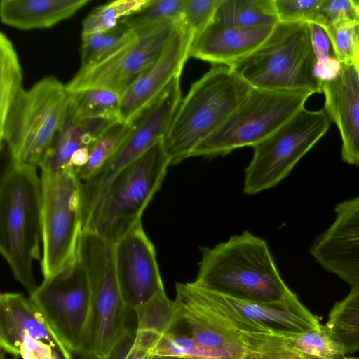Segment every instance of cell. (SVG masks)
I'll return each mask as SVG.
<instances>
[{"mask_svg": "<svg viewBox=\"0 0 359 359\" xmlns=\"http://www.w3.org/2000/svg\"><path fill=\"white\" fill-rule=\"evenodd\" d=\"M353 1L357 17L359 20V0H353Z\"/></svg>", "mask_w": 359, "mask_h": 359, "instance_id": "ab89813d", "label": "cell"}, {"mask_svg": "<svg viewBox=\"0 0 359 359\" xmlns=\"http://www.w3.org/2000/svg\"><path fill=\"white\" fill-rule=\"evenodd\" d=\"M324 109L337 126L341 158L359 166V55L353 64H341L339 76L323 82Z\"/></svg>", "mask_w": 359, "mask_h": 359, "instance_id": "ac0fdd59", "label": "cell"}, {"mask_svg": "<svg viewBox=\"0 0 359 359\" xmlns=\"http://www.w3.org/2000/svg\"><path fill=\"white\" fill-rule=\"evenodd\" d=\"M41 270L48 278L77 256L83 230L82 183L71 170L41 172Z\"/></svg>", "mask_w": 359, "mask_h": 359, "instance_id": "30bf717a", "label": "cell"}, {"mask_svg": "<svg viewBox=\"0 0 359 359\" xmlns=\"http://www.w3.org/2000/svg\"><path fill=\"white\" fill-rule=\"evenodd\" d=\"M77 257L91 292L90 311L79 349L83 359H104L128 328L129 311L121 294L116 275L114 243L83 230Z\"/></svg>", "mask_w": 359, "mask_h": 359, "instance_id": "5b68a950", "label": "cell"}, {"mask_svg": "<svg viewBox=\"0 0 359 359\" xmlns=\"http://www.w3.org/2000/svg\"><path fill=\"white\" fill-rule=\"evenodd\" d=\"M180 23V22H179ZM192 35L180 27L158 58L121 95L120 117L131 118L153 100L176 76H180L189 57Z\"/></svg>", "mask_w": 359, "mask_h": 359, "instance_id": "d6986e66", "label": "cell"}, {"mask_svg": "<svg viewBox=\"0 0 359 359\" xmlns=\"http://www.w3.org/2000/svg\"><path fill=\"white\" fill-rule=\"evenodd\" d=\"M135 33L120 22L105 32L81 34V67L93 65L107 58L130 41Z\"/></svg>", "mask_w": 359, "mask_h": 359, "instance_id": "4316f807", "label": "cell"}, {"mask_svg": "<svg viewBox=\"0 0 359 359\" xmlns=\"http://www.w3.org/2000/svg\"><path fill=\"white\" fill-rule=\"evenodd\" d=\"M343 359H359V358L352 355H345Z\"/></svg>", "mask_w": 359, "mask_h": 359, "instance_id": "60d3db41", "label": "cell"}, {"mask_svg": "<svg viewBox=\"0 0 359 359\" xmlns=\"http://www.w3.org/2000/svg\"><path fill=\"white\" fill-rule=\"evenodd\" d=\"M314 93L252 88L226 121L197 145L190 156L215 157L255 147L300 110Z\"/></svg>", "mask_w": 359, "mask_h": 359, "instance_id": "9c48e42d", "label": "cell"}, {"mask_svg": "<svg viewBox=\"0 0 359 359\" xmlns=\"http://www.w3.org/2000/svg\"><path fill=\"white\" fill-rule=\"evenodd\" d=\"M22 70L15 47L3 32H0V123L15 100L24 90Z\"/></svg>", "mask_w": 359, "mask_h": 359, "instance_id": "484cf974", "label": "cell"}, {"mask_svg": "<svg viewBox=\"0 0 359 359\" xmlns=\"http://www.w3.org/2000/svg\"><path fill=\"white\" fill-rule=\"evenodd\" d=\"M251 88L224 65H213L194 82L163 140L170 165L189 158L197 145L222 126Z\"/></svg>", "mask_w": 359, "mask_h": 359, "instance_id": "277c9868", "label": "cell"}, {"mask_svg": "<svg viewBox=\"0 0 359 359\" xmlns=\"http://www.w3.org/2000/svg\"><path fill=\"white\" fill-rule=\"evenodd\" d=\"M149 0H116L95 8L83 20L81 34L102 32L142 9Z\"/></svg>", "mask_w": 359, "mask_h": 359, "instance_id": "f546056e", "label": "cell"}, {"mask_svg": "<svg viewBox=\"0 0 359 359\" xmlns=\"http://www.w3.org/2000/svg\"><path fill=\"white\" fill-rule=\"evenodd\" d=\"M323 326L342 344L346 355L359 351V286L334 304Z\"/></svg>", "mask_w": 359, "mask_h": 359, "instance_id": "cb8c5ba5", "label": "cell"}, {"mask_svg": "<svg viewBox=\"0 0 359 359\" xmlns=\"http://www.w3.org/2000/svg\"><path fill=\"white\" fill-rule=\"evenodd\" d=\"M312 48L316 60L325 59L330 56V42L324 31L319 25L309 23Z\"/></svg>", "mask_w": 359, "mask_h": 359, "instance_id": "74e56055", "label": "cell"}, {"mask_svg": "<svg viewBox=\"0 0 359 359\" xmlns=\"http://www.w3.org/2000/svg\"><path fill=\"white\" fill-rule=\"evenodd\" d=\"M193 359H215V358H193Z\"/></svg>", "mask_w": 359, "mask_h": 359, "instance_id": "b9f144b4", "label": "cell"}, {"mask_svg": "<svg viewBox=\"0 0 359 359\" xmlns=\"http://www.w3.org/2000/svg\"><path fill=\"white\" fill-rule=\"evenodd\" d=\"M149 359H187V358L172 357V356H151L149 358Z\"/></svg>", "mask_w": 359, "mask_h": 359, "instance_id": "f35d334b", "label": "cell"}, {"mask_svg": "<svg viewBox=\"0 0 359 359\" xmlns=\"http://www.w3.org/2000/svg\"><path fill=\"white\" fill-rule=\"evenodd\" d=\"M226 27H274L280 21L274 0H221L213 21Z\"/></svg>", "mask_w": 359, "mask_h": 359, "instance_id": "603a6c76", "label": "cell"}, {"mask_svg": "<svg viewBox=\"0 0 359 359\" xmlns=\"http://www.w3.org/2000/svg\"><path fill=\"white\" fill-rule=\"evenodd\" d=\"M114 259L121 294L128 309L165 292L154 246L142 224L114 244Z\"/></svg>", "mask_w": 359, "mask_h": 359, "instance_id": "e0dca14e", "label": "cell"}, {"mask_svg": "<svg viewBox=\"0 0 359 359\" xmlns=\"http://www.w3.org/2000/svg\"><path fill=\"white\" fill-rule=\"evenodd\" d=\"M69 93L53 76L24 90L0 123L1 150L13 160L39 168L64 123Z\"/></svg>", "mask_w": 359, "mask_h": 359, "instance_id": "52a82bcc", "label": "cell"}, {"mask_svg": "<svg viewBox=\"0 0 359 359\" xmlns=\"http://www.w3.org/2000/svg\"><path fill=\"white\" fill-rule=\"evenodd\" d=\"M151 356L212 358L208 352L196 344L175 311L170 326L160 335L151 352Z\"/></svg>", "mask_w": 359, "mask_h": 359, "instance_id": "83f0119b", "label": "cell"}, {"mask_svg": "<svg viewBox=\"0 0 359 359\" xmlns=\"http://www.w3.org/2000/svg\"><path fill=\"white\" fill-rule=\"evenodd\" d=\"M115 121L117 120L96 118L70 122L65 118L39 168L41 172L69 170V161L73 154L83 147H90Z\"/></svg>", "mask_w": 359, "mask_h": 359, "instance_id": "7402d4cb", "label": "cell"}, {"mask_svg": "<svg viewBox=\"0 0 359 359\" xmlns=\"http://www.w3.org/2000/svg\"><path fill=\"white\" fill-rule=\"evenodd\" d=\"M151 348L136 334V325L128 327L104 359H149Z\"/></svg>", "mask_w": 359, "mask_h": 359, "instance_id": "e575fe53", "label": "cell"}, {"mask_svg": "<svg viewBox=\"0 0 359 359\" xmlns=\"http://www.w3.org/2000/svg\"><path fill=\"white\" fill-rule=\"evenodd\" d=\"M179 27L178 21H170L135 31L130 41L107 58L80 67L65 84L68 93L104 88L121 95L158 58Z\"/></svg>", "mask_w": 359, "mask_h": 359, "instance_id": "4fadbf2b", "label": "cell"}, {"mask_svg": "<svg viewBox=\"0 0 359 359\" xmlns=\"http://www.w3.org/2000/svg\"><path fill=\"white\" fill-rule=\"evenodd\" d=\"M90 0H1L3 24L21 30L50 28L67 20Z\"/></svg>", "mask_w": 359, "mask_h": 359, "instance_id": "44dd1931", "label": "cell"}, {"mask_svg": "<svg viewBox=\"0 0 359 359\" xmlns=\"http://www.w3.org/2000/svg\"><path fill=\"white\" fill-rule=\"evenodd\" d=\"M175 313L196 344L215 359H241L242 333L321 330L319 318L303 304L252 302L177 283Z\"/></svg>", "mask_w": 359, "mask_h": 359, "instance_id": "6da1fadb", "label": "cell"}, {"mask_svg": "<svg viewBox=\"0 0 359 359\" xmlns=\"http://www.w3.org/2000/svg\"><path fill=\"white\" fill-rule=\"evenodd\" d=\"M121 95L104 88H87L69 93L66 120L77 122L107 118L121 120Z\"/></svg>", "mask_w": 359, "mask_h": 359, "instance_id": "d4e9b609", "label": "cell"}, {"mask_svg": "<svg viewBox=\"0 0 359 359\" xmlns=\"http://www.w3.org/2000/svg\"><path fill=\"white\" fill-rule=\"evenodd\" d=\"M316 60L309 23L279 22L255 51L229 67L252 88L322 93L313 73Z\"/></svg>", "mask_w": 359, "mask_h": 359, "instance_id": "ba28073f", "label": "cell"}, {"mask_svg": "<svg viewBox=\"0 0 359 359\" xmlns=\"http://www.w3.org/2000/svg\"><path fill=\"white\" fill-rule=\"evenodd\" d=\"M332 223L314 239L310 254L350 288L359 286V195L337 203Z\"/></svg>", "mask_w": 359, "mask_h": 359, "instance_id": "2e32d148", "label": "cell"}, {"mask_svg": "<svg viewBox=\"0 0 359 359\" xmlns=\"http://www.w3.org/2000/svg\"><path fill=\"white\" fill-rule=\"evenodd\" d=\"M131 126L130 121L117 120L100 135L90 147L88 163L75 173L81 182L88 180L112 156L128 134Z\"/></svg>", "mask_w": 359, "mask_h": 359, "instance_id": "f1b7e54d", "label": "cell"}, {"mask_svg": "<svg viewBox=\"0 0 359 359\" xmlns=\"http://www.w3.org/2000/svg\"><path fill=\"white\" fill-rule=\"evenodd\" d=\"M200 250L194 285L252 302L302 304L282 278L267 243L250 232Z\"/></svg>", "mask_w": 359, "mask_h": 359, "instance_id": "7a4b0ae2", "label": "cell"}, {"mask_svg": "<svg viewBox=\"0 0 359 359\" xmlns=\"http://www.w3.org/2000/svg\"><path fill=\"white\" fill-rule=\"evenodd\" d=\"M163 140L114 177L83 230L115 244L142 224V214L170 165Z\"/></svg>", "mask_w": 359, "mask_h": 359, "instance_id": "8992f818", "label": "cell"}, {"mask_svg": "<svg viewBox=\"0 0 359 359\" xmlns=\"http://www.w3.org/2000/svg\"><path fill=\"white\" fill-rule=\"evenodd\" d=\"M0 346L22 359H73L39 309L20 293L0 296Z\"/></svg>", "mask_w": 359, "mask_h": 359, "instance_id": "9a60e30c", "label": "cell"}, {"mask_svg": "<svg viewBox=\"0 0 359 359\" xmlns=\"http://www.w3.org/2000/svg\"><path fill=\"white\" fill-rule=\"evenodd\" d=\"M341 69V64L334 56H329L325 59L316 60L313 73L320 82L331 81L335 79Z\"/></svg>", "mask_w": 359, "mask_h": 359, "instance_id": "8d00e7d4", "label": "cell"}, {"mask_svg": "<svg viewBox=\"0 0 359 359\" xmlns=\"http://www.w3.org/2000/svg\"><path fill=\"white\" fill-rule=\"evenodd\" d=\"M273 27H226L212 22L192 36L189 56L214 65L231 67L255 51Z\"/></svg>", "mask_w": 359, "mask_h": 359, "instance_id": "ffe728a7", "label": "cell"}, {"mask_svg": "<svg viewBox=\"0 0 359 359\" xmlns=\"http://www.w3.org/2000/svg\"><path fill=\"white\" fill-rule=\"evenodd\" d=\"M29 298L69 350L76 353L91 302L88 276L79 257L43 278Z\"/></svg>", "mask_w": 359, "mask_h": 359, "instance_id": "5bb4252c", "label": "cell"}, {"mask_svg": "<svg viewBox=\"0 0 359 359\" xmlns=\"http://www.w3.org/2000/svg\"><path fill=\"white\" fill-rule=\"evenodd\" d=\"M323 0H274L280 22L314 23Z\"/></svg>", "mask_w": 359, "mask_h": 359, "instance_id": "836d02e7", "label": "cell"}, {"mask_svg": "<svg viewBox=\"0 0 359 359\" xmlns=\"http://www.w3.org/2000/svg\"><path fill=\"white\" fill-rule=\"evenodd\" d=\"M184 0H149L135 13L120 22L133 31H139L170 21H178Z\"/></svg>", "mask_w": 359, "mask_h": 359, "instance_id": "4dcf8cb0", "label": "cell"}, {"mask_svg": "<svg viewBox=\"0 0 359 359\" xmlns=\"http://www.w3.org/2000/svg\"><path fill=\"white\" fill-rule=\"evenodd\" d=\"M346 20H359L353 0H323L314 24L323 28Z\"/></svg>", "mask_w": 359, "mask_h": 359, "instance_id": "d590c367", "label": "cell"}, {"mask_svg": "<svg viewBox=\"0 0 359 359\" xmlns=\"http://www.w3.org/2000/svg\"><path fill=\"white\" fill-rule=\"evenodd\" d=\"M180 76L130 120L131 128L112 156L82 183L83 224L114 177L166 135L181 102Z\"/></svg>", "mask_w": 359, "mask_h": 359, "instance_id": "7c38bea8", "label": "cell"}, {"mask_svg": "<svg viewBox=\"0 0 359 359\" xmlns=\"http://www.w3.org/2000/svg\"><path fill=\"white\" fill-rule=\"evenodd\" d=\"M221 0H184L178 22L192 36L212 21Z\"/></svg>", "mask_w": 359, "mask_h": 359, "instance_id": "d6a6232c", "label": "cell"}, {"mask_svg": "<svg viewBox=\"0 0 359 359\" xmlns=\"http://www.w3.org/2000/svg\"><path fill=\"white\" fill-rule=\"evenodd\" d=\"M323 29L339 62L354 63L359 55V20L342 21Z\"/></svg>", "mask_w": 359, "mask_h": 359, "instance_id": "1f68e13d", "label": "cell"}, {"mask_svg": "<svg viewBox=\"0 0 359 359\" xmlns=\"http://www.w3.org/2000/svg\"><path fill=\"white\" fill-rule=\"evenodd\" d=\"M330 123L324 109L303 108L253 147L252 160L245 170L243 191L255 194L276 186L327 133Z\"/></svg>", "mask_w": 359, "mask_h": 359, "instance_id": "8fae6325", "label": "cell"}, {"mask_svg": "<svg viewBox=\"0 0 359 359\" xmlns=\"http://www.w3.org/2000/svg\"><path fill=\"white\" fill-rule=\"evenodd\" d=\"M0 183V251L15 279L31 295L38 287L33 262L42 241L41 180L37 168L8 154Z\"/></svg>", "mask_w": 359, "mask_h": 359, "instance_id": "3957f363", "label": "cell"}]
</instances>
